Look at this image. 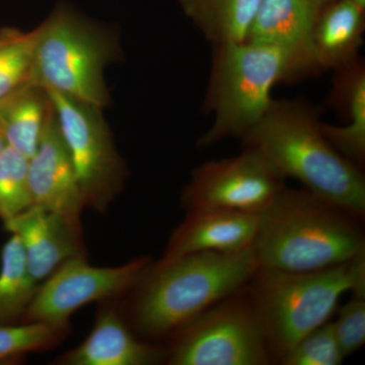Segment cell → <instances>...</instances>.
Listing matches in <instances>:
<instances>
[{"label": "cell", "mask_w": 365, "mask_h": 365, "mask_svg": "<svg viewBox=\"0 0 365 365\" xmlns=\"http://www.w3.org/2000/svg\"><path fill=\"white\" fill-rule=\"evenodd\" d=\"M244 148L287 179L356 217L365 213L361 169L340 155L321 130L319 110L299 98H272L267 111L242 137Z\"/></svg>", "instance_id": "cell-1"}, {"label": "cell", "mask_w": 365, "mask_h": 365, "mask_svg": "<svg viewBox=\"0 0 365 365\" xmlns=\"http://www.w3.org/2000/svg\"><path fill=\"white\" fill-rule=\"evenodd\" d=\"M355 217L309 190L285 187L259 215V268L312 272L352 260L365 252Z\"/></svg>", "instance_id": "cell-2"}, {"label": "cell", "mask_w": 365, "mask_h": 365, "mask_svg": "<svg viewBox=\"0 0 365 365\" xmlns=\"http://www.w3.org/2000/svg\"><path fill=\"white\" fill-rule=\"evenodd\" d=\"M253 247L190 254L150 264L140 285L134 321L153 337L176 334L199 314L246 287L258 270Z\"/></svg>", "instance_id": "cell-3"}, {"label": "cell", "mask_w": 365, "mask_h": 365, "mask_svg": "<svg viewBox=\"0 0 365 365\" xmlns=\"http://www.w3.org/2000/svg\"><path fill=\"white\" fill-rule=\"evenodd\" d=\"M250 289L272 359H281L324 325L346 292L365 297V252L352 260L312 272L258 268Z\"/></svg>", "instance_id": "cell-4"}, {"label": "cell", "mask_w": 365, "mask_h": 365, "mask_svg": "<svg viewBox=\"0 0 365 365\" xmlns=\"http://www.w3.org/2000/svg\"><path fill=\"white\" fill-rule=\"evenodd\" d=\"M212 47L202 109L213 121L199 138L201 148L242 138L267 111L274 86L304 78L294 55L282 48L248 42Z\"/></svg>", "instance_id": "cell-5"}, {"label": "cell", "mask_w": 365, "mask_h": 365, "mask_svg": "<svg viewBox=\"0 0 365 365\" xmlns=\"http://www.w3.org/2000/svg\"><path fill=\"white\" fill-rule=\"evenodd\" d=\"M38 28L30 85L106 107L104 69L119 53L114 38L64 4Z\"/></svg>", "instance_id": "cell-6"}, {"label": "cell", "mask_w": 365, "mask_h": 365, "mask_svg": "<svg viewBox=\"0 0 365 365\" xmlns=\"http://www.w3.org/2000/svg\"><path fill=\"white\" fill-rule=\"evenodd\" d=\"M173 365H267L272 361L251 294L240 290L176 333Z\"/></svg>", "instance_id": "cell-7"}, {"label": "cell", "mask_w": 365, "mask_h": 365, "mask_svg": "<svg viewBox=\"0 0 365 365\" xmlns=\"http://www.w3.org/2000/svg\"><path fill=\"white\" fill-rule=\"evenodd\" d=\"M47 91L86 205L104 212L122 188L125 167L102 109Z\"/></svg>", "instance_id": "cell-8"}, {"label": "cell", "mask_w": 365, "mask_h": 365, "mask_svg": "<svg viewBox=\"0 0 365 365\" xmlns=\"http://www.w3.org/2000/svg\"><path fill=\"white\" fill-rule=\"evenodd\" d=\"M287 187L285 179L257 151L209 160L192 172L182 192L191 210H227L260 215Z\"/></svg>", "instance_id": "cell-9"}, {"label": "cell", "mask_w": 365, "mask_h": 365, "mask_svg": "<svg viewBox=\"0 0 365 365\" xmlns=\"http://www.w3.org/2000/svg\"><path fill=\"white\" fill-rule=\"evenodd\" d=\"M150 264L139 258L119 267H93L86 257L69 259L41 283L24 319L66 329L76 309L124 294L135 287Z\"/></svg>", "instance_id": "cell-10"}, {"label": "cell", "mask_w": 365, "mask_h": 365, "mask_svg": "<svg viewBox=\"0 0 365 365\" xmlns=\"http://www.w3.org/2000/svg\"><path fill=\"white\" fill-rule=\"evenodd\" d=\"M28 178L34 205L79 222L86 199L60 134L54 108L37 150L29 158Z\"/></svg>", "instance_id": "cell-11"}, {"label": "cell", "mask_w": 365, "mask_h": 365, "mask_svg": "<svg viewBox=\"0 0 365 365\" xmlns=\"http://www.w3.org/2000/svg\"><path fill=\"white\" fill-rule=\"evenodd\" d=\"M324 4L321 0H261L245 42L292 53L304 78L319 74L313 35Z\"/></svg>", "instance_id": "cell-12"}, {"label": "cell", "mask_w": 365, "mask_h": 365, "mask_svg": "<svg viewBox=\"0 0 365 365\" xmlns=\"http://www.w3.org/2000/svg\"><path fill=\"white\" fill-rule=\"evenodd\" d=\"M4 227L20 237L29 271L38 285L69 259L86 257L81 223L39 206H31Z\"/></svg>", "instance_id": "cell-13"}, {"label": "cell", "mask_w": 365, "mask_h": 365, "mask_svg": "<svg viewBox=\"0 0 365 365\" xmlns=\"http://www.w3.org/2000/svg\"><path fill=\"white\" fill-rule=\"evenodd\" d=\"M259 215L227 210H191L174 230L160 261L205 252H239L253 247Z\"/></svg>", "instance_id": "cell-14"}, {"label": "cell", "mask_w": 365, "mask_h": 365, "mask_svg": "<svg viewBox=\"0 0 365 365\" xmlns=\"http://www.w3.org/2000/svg\"><path fill=\"white\" fill-rule=\"evenodd\" d=\"M328 105L346 120L345 126L321 122L334 148L361 169L365 162V62L361 56L334 69Z\"/></svg>", "instance_id": "cell-15"}, {"label": "cell", "mask_w": 365, "mask_h": 365, "mask_svg": "<svg viewBox=\"0 0 365 365\" xmlns=\"http://www.w3.org/2000/svg\"><path fill=\"white\" fill-rule=\"evenodd\" d=\"M162 357V350L137 340L119 314L108 309L98 314L88 338L59 361L67 365H150Z\"/></svg>", "instance_id": "cell-16"}, {"label": "cell", "mask_w": 365, "mask_h": 365, "mask_svg": "<svg viewBox=\"0 0 365 365\" xmlns=\"http://www.w3.org/2000/svg\"><path fill=\"white\" fill-rule=\"evenodd\" d=\"M365 11L351 0L326 2L314 26L313 47L319 72L334 71L360 56Z\"/></svg>", "instance_id": "cell-17"}, {"label": "cell", "mask_w": 365, "mask_h": 365, "mask_svg": "<svg viewBox=\"0 0 365 365\" xmlns=\"http://www.w3.org/2000/svg\"><path fill=\"white\" fill-rule=\"evenodd\" d=\"M53 109L48 91L28 85L0 100V133L7 145L31 158Z\"/></svg>", "instance_id": "cell-18"}, {"label": "cell", "mask_w": 365, "mask_h": 365, "mask_svg": "<svg viewBox=\"0 0 365 365\" xmlns=\"http://www.w3.org/2000/svg\"><path fill=\"white\" fill-rule=\"evenodd\" d=\"M211 45L245 42L261 0H178Z\"/></svg>", "instance_id": "cell-19"}, {"label": "cell", "mask_w": 365, "mask_h": 365, "mask_svg": "<svg viewBox=\"0 0 365 365\" xmlns=\"http://www.w3.org/2000/svg\"><path fill=\"white\" fill-rule=\"evenodd\" d=\"M39 287L29 271L20 237L11 234L0 257V323L13 324L25 316Z\"/></svg>", "instance_id": "cell-20"}, {"label": "cell", "mask_w": 365, "mask_h": 365, "mask_svg": "<svg viewBox=\"0 0 365 365\" xmlns=\"http://www.w3.org/2000/svg\"><path fill=\"white\" fill-rule=\"evenodd\" d=\"M38 36L39 28L0 31V100L30 83Z\"/></svg>", "instance_id": "cell-21"}, {"label": "cell", "mask_w": 365, "mask_h": 365, "mask_svg": "<svg viewBox=\"0 0 365 365\" xmlns=\"http://www.w3.org/2000/svg\"><path fill=\"white\" fill-rule=\"evenodd\" d=\"M29 158L11 146L0 155V220L6 223L34 205Z\"/></svg>", "instance_id": "cell-22"}, {"label": "cell", "mask_w": 365, "mask_h": 365, "mask_svg": "<svg viewBox=\"0 0 365 365\" xmlns=\"http://www.w3.org/2000/svg\"><path fill=\"white\" fill-rule=\"evenodd\" d=\"M66 329L39 322L21 325L0 323V361L47 349L58 342Z\"/></svg>", "instance_id": "cell-23"}, {"label": "cell", "mask_w": 365, "mask_h": 365, "mask_svg": "<svg viewBox=\"0 0 365 365\" xmlns=\"http://www.w3.org/2000/svg\"><path fill=\"white\" fill-rule=\"evenodd\" d=\"M345 356L334 334L332 323L327 322L302 338L281 359L284 365H339Z\"/></svg>", "instance_id": "cell-24"}, {"label": "cell", "mask_w": 365, "mask_h": 365, "mask_svg": "<svg viewBox=\"0 0 365 365\" xmlns=\"http://www.w3.org/2000/svg\"><path fill=\"white\" fill-rule=\"evenodd\" d=\"M365 297L353 295L340 307L332 323L334 334L344 356L360 349L365 342Z\"/></svg>", "instance_id": "cell-25"}, {"label": "cell", "mask_w": 365, "mask_h": 365, "mask_svg": "<svg viewBox=\"0 0 365 365\" xmlns=\"http://www.w3.org/2000/svg\"><path fill=\"white\" fill-rule=\"evenodd\" d=\"M6 146L7 143L6 139H4V137L0 133V155H1V153L6 150Z\"/></svg>", "instance_id": "cell-26"}, {"label": "cell", "mask_w": 365, "mask_h": 365, "mask_svg": "<svg viewBox=\"0 0 365 365\" xmlns=\"http://www.w3.org/2000/svg\"><path fill=\"white\" fill-rule=\"evenodd\" d=\"M353 4H356L359 9H361L362 11H365V0H351Z\"/></svg>", "instance_id": "cell-27"}, {"label": "cell", "mask_w": 365, "mask_h": 365, "mask_svg": "<svg viewBox=\"0 0 365 365\" xmlns=\"http://www.w3.org/2000/svg\"><path fill=\"white\" fill-rule=\"evenodd\" d=\"M321 1H323V2H329V1H332V0H321Z\"/></svg>", "instance_id": "cell-28"}]
</instances>
